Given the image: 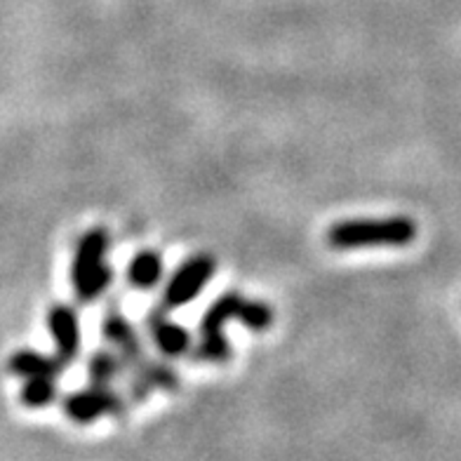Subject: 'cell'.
I'll return each mask as SVG.
<instances>
[{
    "label": "cell",
    "mask_w": 461,
    "mask_h": 461,
    "mask_svg": "<svg viewBox=\"0 0 461 461\" xmlns=\"http://www.w3.org/2000/svg\"><path fill=\"white\" fill-rule=\"evenodd\" d=\"M102 334L104 339L113 346L115 353L121 356L125 367H128L132 375L140 376L141 382L149 384L151 389L175 391L176 386H179V376L175 375V370L146 356L137 330H134L118 311H109V313L104 316Z\"/></svg>",
    "instance_id": "1"
},
{
    "label": "cell",
    "mask_w": 461,
    "mask_h": 461,
    "mask_svg": "<svg viewBox=\"0 0 461 461\" xmlns=\"http://www.w3.org/2000/svg\"><path fill=\"white\" fill-rule=\"evenodd\" d=\"M417 238V221L410 217L348 219L328 229V245L334 249L405 248Z\"/></svg>",
    "instance_id": "2"
},
{
    "label": "cell",
    "mask_w": 461,
    "mask_h": 461,
    "mask_svg": "<svg viewBox=\"0 0 461 461\" xmlns=\"http://www.w3.org/2000/svg\"><path fill=\"white\" fill-rule=\"evenodd\" d=\"M109 243V233L104 229H92L80 238L71 267L73 290L78 302L90 303L109 290L113 280V271L106 261Z\"/></svg>",
    "instance_id": "3"
},
{
    "label": "cell",
    "mask_w": 461,
    "mask_h": 461,
    "mask_svg": "<svg viewBox=\"0 0 461 461\" xmlns=\"http://www.w3.org/2000/svg\"><path fill=\"white\" fill-rule=\"evenodd\" d=\"M245 297L240 292H226L205 311L201 318V344L195 348V358L205 363H226L230 358V344L224 334L229 321H238Z\"/></svg>",
    "instance_id": "4"
},
{
    "label": "cell",
    "mask_w": 461,
    "mask_h": 461,
    "mask_svg": "<svg viewBox=\"0 0 461 461\" xmlns=\"http://www.w3.org/2000/svg\"><path fill=\"white\" fill-rule=\"evenodd\" d=\"M214 271H217V261L212 255H194L184 261L163 290L165 309H179V306L194 302L212 280Z\"/></svg>",
    "instance_id": "5"
},
{
    "label": "cell",
    "mask_w": 461,
    "mask_h": 461,
    "mask_svg": "<svg viewBox=\"0 0 461 461\" xmlns=\"http://www.w3.org/2000/svg\"><path fill=\"white\" fill-rule=\"evenodd\" d=\"M122 410H125L122 395L106 384H90L87 389L64 398V412L78 424H92L104 414H122Z\"/></svg>",
    "instance_id": "6"
},
{
    "label": "cell",
    "mask_w": 461,
    "mask_h": 461,
    "mask_svg": "<svg viewBox=\"0 0 461 461\" xmlns=\"http://www.w3.org/2000/svg\"><path fill=\"white\" fill-rule=\"evenodd\" d=\"M48 330L57 344V356L67 365H71L80 353V322L76 311L67 303L52 306L48 311Z\"/></svg>",
    "instance_id": "7"
},
{
    "label": "cell",
    "mask_w": 461,
    "mask_h": 461,
    "mask_svg": "<svg viewBox=\"0 0 461 461\" xmlns=\"http://www.w3.org/2000/svg\"><path fill=\"white\" fill-rule=\"evenodd\" d=\"M146 330L151 334L153 344L158 346V351L170 358H179L191 351V334L184 325L170 321L163 309H151L146 316Z\"/></svg>",
    "instance_id": "8"
},
{
    "label": "cell",
    "mask_w": 461,
    "mask_h": 461,
    "mask_svg": "<svg viewBox=\"0 0 461 461\" xmlns=\"http://www.w3.org/2000/svg\"><path fill=\"white\" fill-rule=\"evenodd\" d=\"M10 372L22 379H29V376H57L64 372L67 363L59 358V356H45L41 351H31V348H22L10 358L7 363Z\"/></svg>",
    "instance_id": "9"
},
{
    "label": "cell",
    "mask_w": 461,
    "mask_h": 461,
    "mask_svg": "<svg viewBox=\"0 0 461 461\" xmlns=\"http://www.w3.org/2000/svg\"><path fill=\"white\" fill-rule=\"evenodd\" d=\"M163 259L156 249H141L134 255L128 267V280L130 285L137 290H151L163 278Z\"/></svg>",
    "instance_id": "10"
},
{
    "label": "cell",
    "mask_w": 461,
    "mask_h": 461,
    "mask_svg": "<svg viewBox=\"0 0 461 461\" xmlns=\"http://www.w3.org/2000/svg\"><path fill=\"white\" fill-rule=\"evenodd\" d=\"M128 372L130 370L125 367L121 356L111 351L92 353L90 363H87V375H90L92 384L113 386L115 382H125V379H128Z\"/></svg>",
    "instance_id": "11"
},
{
    "label": "cell",
    "mask_w": 461,
    "mask_h": 461,
    "mask_svg": "<svg viewBox=\"0 0 461 461\" xmlns=\"http://www.w3.org/2000/svg\"><path fill=\"white\" fill-rule=\"evenodd\" d=\"M57 398V379L52 376H29L22 386V402L26 407H45Z\"/></svg>",
    "instance_id": "12"
},
{
    "label": "cell",
    "mask_w": 461,
    "mask_h": 461,
    "mask_svg": "<svg viewBox=\"0 0 461 461\" xmlns=\"http://www.w3.org/2000/svg\"><path fill=\"white\" fill-rule=\"evenodd\" d=\"M238 321L243 322L249 332H267V330L274 325V309H271V306L264 302H252V299H245Z\"/></svg>",
    "instance_id": "13"
}]
</instances>
